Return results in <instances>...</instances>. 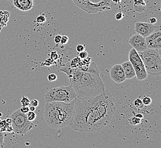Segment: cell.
I'll use <instances>...</instances> for the list:
<instances>
[{"instance_id": "44dd1931", "label": "cell", "mask_w": 161, "mask_h": 148, "mask_svg": "<svg viewBox=\"0 0 161 148\" xmlns=\"http://www.w3.org/2000/svg\"><path fill=\"white\" fill-rule=\"evenodd\" d=\"M47 79L49 82H54L57 79V77L56 74L52 73L47 76Z\"/></svg>"}, {"instance_id": "e575fe53", "label": "cell", "mask_w": 161, "mask_h": 148, "mask_svg": "<svg viewBox=\"0 0 161 148\" xmlns=\"http://www.w3.org/2000/svg\"><path fill=\"white\" fill-rule=\"evenodd\" d=\"M135 116L139 118L141 120L143 118V115L142 114H136Z\"/></svg>"}, {"instance_id": "7c38bea8", "label": "cell", "mask_w": 161, "mask_h": 148, "mask_svg": "<svg viewBox=\"0 0 161 148\" xmlns=\"http://www.w3.org/2000/svg\"><path fill=\"white\" fill-rule=\"evenodd\" d=\"M110 75L112 80L117 83H121L126 79L124 70L121 65H115L110 68Z\"/></svg>"}, {"instance_id": "d590c367", "label": "cell", "mask_w": 161, "mask_h": 148, "mask_svg": "<svg viewBox=\"0 0 161 148\" xmlns=\"http://www.w3.org/2000/svg\"><path fill=\"white\" fill-rule=\"evenodd\" d=\"M29 111H33V112H34V111H35V110H36V107H33V106H31V105H29Z\"/></svg>"}, {"instance_id": "4fadbf2b", "label": "cell", "mask_w": 161, "mask_h": 148, "mask_svg": "<svg viewBox=\"0 0 161 148\" xmlns=\"http://www.w3.org/2000/svg\"><path fill=\"white\" fill-rule=\"evenodd\" d=\"M13 6L21 12H29L34 8V0H10Z\"/></svg>"}, {"instance_id": "2e32d148", "label": "cell", "mask_w": 161, "mask_h": 148, "mask_svg": "<svg viewBox=\"0 0 161 148\" xmlns=\"http://www.w3.org/2000/svg\"><path fill=\"white\" fill-rule=\"evenodd\" d=\"M141 119H140L138 117H136V116H132V117H130L128 120L129 123L131 125H139L141 123Z\"/></svg>"}, {"instance_id": "8d00e7d4", "label": "cell", "mask_w": 161, "mask_h": 148, "mask_svg": "<svg viewBox=\"0 0 161 148\" xmlns=\"http://www.w3.org/2000/svg\"><path fill=\"white\" fill-rule=\"evenodd\" d=\"M114 3H119L120 2H121V0H112Z\"/></svg>"}, {"instance_id": "ab89813d", "label": "cell", "mask_w": 161, "mask_h": 148, "mask_svg": "<svg viewBox=\"0 0 161 148\" xmlns=\"http://www.w3.org/2000/svg\"><path fill=\"white\" fill-rule=\"evenodd\" d=\"M108 1H109V0H108Z\"/></svg>"}, {"instance_id": "9a60e30c", "label": "cell", "mask_w": 161, "mask_h": 148, "mask_svg": "<svg viewBox=\"0 0 161 148\" xmlns=\"http://www.w3.org/2000/svg\"><path fill=\"white\" fill-rule=\"evenodd\" d=\"M86 72H90L92 74H96L97 75H99V72L98 68L97 67V66L94 62L91 61L90 64L89 65L88 67L87 68Z\"/></svg>"}, {"instance_id": "484cf974", "label": "cell", "mask_w": 161, "mask_h": 148, "mask_svg": "<svg viewBox=\"0 0 161 148\" xmlns=\"http://www.w3.org/2000/svg\"><path fill=\"white\" fill-rule=\"evenodd\" d=\"M19 110L22 113L26 114L29 111V108L28 106H22V107L19 108Z\"/></svg>"}, {"instance_id": "4316f807", "label": "cell", "mask_w": 161, "mask_h": 148, "mask_svg": "<svg viewBox=\"0 0 161 148\" xmlns=\"http://www.w3.org/2000/svg\"><path fill=\"white\" fill-rule=\"evenodd\" d=\"M39 104V102L37 99H33L30 101V105L33 106L34 107H37Z\"/></svg>"}, {"instance_id": "ac0fdd59", "label": "cell", "mask_w": 161, "mask_h": 148, "mask_svg": "<svg viewBox=\"0 0 161 148\" xmlns=\"http://www.w3.org/2000/svg\"><path fill=\"white\" fill-rule=\"evenodd\" d=\"M134 105L137 109H142L144 107V104H143L142 101L140 98H138L134 100Z\"/></svg>"}, {"instance_id": "8992f818", "label": "cell", "mask_w": 161, "mask_h": 148, "mask_svg": "<svg viewBox=\"0 0 161 148\" xmlns=\"http://www.w3.org/2000/svg\"><path fill=\"white\" fill-rule=\"evenodd\" d=\"M12 120L13 132L18 135H25L33 127V124L28 120L26 114L22 113L19 109L14 111L9 116Z\"/></svg>"}, {"instance_id": "3957f363", "label": "cell", "mask_w": 161, "mask_h": 148, "mask_svg": "<svg viewBox=\"0 0 161 148\" xmlns=\"http://www.w3.org/2000/svg\"><path fill=\"white\" fill-rule=\"evenodd\" d=\"M75 100V99L70 103H47L44 108L43 116L47 125L53 129L70 126L74 117Z\"/></svg>"}, {"instance_id": "cb8c5ba5", "label": "cell", "mask_w": 161, "mask_h": 148, "mask_svg": "<svg viewBox=\"0 0 161 148\" xmlns=\"http://www.w3.org/2000/svg\"><path fill=\"white\" fill-rule=\"evenodd\" d=\"M4 147V134L3 132H0V148Z\"/></svg>"}, {"instance_id": "ffe728a7", "label": "cell", "mask_w": 161, "mask_h": 148, "mask_svg": "<svg viewBox=\"0 0 161 148\" xmlns=\"http://www.w3.org/2000/svg\"><path fill=\"white\" fill-rule=\"evenodd\" d=\"M142 101L143 104H144V105H146V106L150 105L152 103V99L150 97H148V96H145L143 98Z\"/></svg>"}, {"instance_id": "277c9868", "label": "cell", "mask_w": 161, "mask_h": 148, "mask_svg": "<svg viewBox=\"0 0 161 148\" xmlns=\"http://www.w3.org/2000/svg\"><path fill=\"white\" fill-rule=\"evenodd\" d=\"M137 53L147 74L155 77L161 74V49H147Z\"/></svg>"}, {"instance_id": "83f0119b", "label": "cell", "mask_w": 161, "mask_h": 148, "mask_svg": "<svg viewBox=\"0 0 161 148\" xmlns=\"http://www.w3.org/2000/svg\"><path fill=\"white\" fill-rule=\"evenodd\" d=\"M54 61H53V59H52L51 58L47 59V60L44 62V65L49 67L50 66L53 65Z\"/></svg>"}, {"instance_id": "d6986e66", "label": "cell", "mask_w": 161, "mask_h": 148, "mask_svg": "<svg viewBox=\"0 0 161 148\" xmlns=\"http://www.w3.org/2000/svg\"><path fill=\"white\" fill-rule=\"evenodd\" d=\"M21 104L22 106L29 107L30 105V100L27 97L22 96L21 100Z\"/></svg>"}, {"instance_id": "d6a6232c", "label": "cell", "mask_w": 161, "mask_h": 148, "mask_svg": "<svg viewBox=\"0 0 161 148\" xmlns=\"http://www.w3.org/2000/svg\"><path fill=\"white\" fill-rule=\"evenodd\" d=\"M61 36L60 35H57L54 37V42L56 44H59L61 42Z\"/></svg>"}, {"instance_id": "603a6c76", "label": "cell", "mask_w": 161, "mask_h": 148, "mask_svg": "<svg viewBox=\"0 0 161 148\" xmlns=\"http://www.w3.org/2000/svg\"><path fill=\"white\" fill-rule=\"evenodd\" d=\"M50 58L53 59V61H56L58 58V55L56 51H53L50 53Z\"/></svg>"}, {"instance_id": "836d02e7", "label": "cell", "mask_w": 161, "mask_h": 148, "mask_svg": "<svg viewBox=\"0 0 161 148\" xmlns=\"http://www.w3.org/2000/svg\"><path fill=\"white\" fill-rule=\"evenodd\" d=\"M150 24H154L157 22V18H155V17H152V18H150Z\"/></svg>"}, {"instance_id": "f35d334b", "label": "cell", "mask_w": 161, "mask_h": 148, "mask_svg": "<svg viewBox=\"0 0 161 148\" xmlns=\"http://www.w3.org/2000/svg\"><path fill=\"white\" fill-rule=\"evenodd\" d=\"M6 1H10V0H6Z\"/></svg>"}, {"instance_id": "74e56055", "label": "cell", "mask_w": 161, "mask_h": 148, "mask_svg": "<svg viewBox=\"0 0 161 148\" xmlns=\"http://www.w3.org/2000/svg\"><path fill=\"white\" fill-rule=\"evenodd\" d=\"M2 115H3V114L1 113H0V116H2Z\"/></svg>"}, {"instance_id": "f546056e", "label": "cell", "mask_w": 161, "mask_h": 148, "mask_svg": "<svg viewBox=\"0 0 161 148\" xmlns=\"http://www.w3.org/2000/svg\"><path fill=\"white\" fill-rule=\"evenodd\" d=\"M85 46L82 45H78L76 47V50H77L78 53H80V52L83 51L85 50Z\"/></svg>"}, {"instance_id": "5bb4252c", "label": "cell", "mask_w": 161, "mask_h": 148, "mask_svg": "<svg viewBox=\"0 0 161 148\" xmlns=\"http://www.w3.org/2000/svg\"><path fill=\"white\" fill-rule=\"evenodd\" d=\"M121 66L124 70L126 79H131L136 77V72L130 61L122 63Z\"/></svg>"}, {"instance_id": "7a4b0ae2", "label": "cell", "mask_w": 161, "mask_h": 148, "mask_svg": "<svg viewBox=\"0 0 161 148\" xmlns=\"http://www.w3.org/2000/svg\"><path fill=\"white\" fill-rule=\"evenodd\" d=\"M71 86L79 98H89L99 95L106 90L99 75L73 68L69 77Z\"/></svg>"}, {"instance_id": "4dcf8cb0", "label": "cell", "mask_w": 161, "mask_h": 148, "mask_svg": "<svg viewBox=\"0 0 161 148\" xmlns=\"http://www.w3.org/2000/svg\"><path fill=\"white\" fill-rule=\"evenodd\" d=\"M90 3H105V2H109L108 0H89Z\"/></svg>"}, {"instance_id": "7402d4cb", "label": "cell", "mask_w": 161, "mask_h": 148, "mask_svg": "<svg viewBox=\"0 0 161 148\" xmlns=\"http://www.w3.org/2000/svg\"><path fill=\"white\" fill-rule=\"evenodd\" d=\"M88 53H87L86 51H83L82 52L79 53V55H78V57L80 59H84L86 58L87 57H88Z\"/></svg>"}, {"instance_id": "5b68a950", "label": "cell", "mask_w": 161, "mask_h": 148, "mask_svg": "<svg viewBox=\"0 0 161 148\" xmlns=\"http://www.w3.org/2000/svg\"><path fill=\"white\" fill-rule=\"evenodd\" d=\"M77 98V93L71 85L61 86L50 90L45 95L46 103L62 102L70 103Z\"/></svg>"}, {"instance_id": "9c48e42d", "label": "cell", "mask_w": 161, "mask_h": 148, "mask_svg": "<svg viewBox=\"0 0 161 148\" xmlns=\"http://www.w3.org/2000/svg\"><path fill=\"white\" fill-rule=\"evenodd\" d=\"M157 26L148 22H137L135 25V31L136 34H140L144 38L157 31Z\"/></svg>"}, {"instance_id": "f1b7e54d", "label": "cell", "mask_w": 161, "mask_h": 148, "mask_svg": "<svg viewBox=\"0 0 161 148\" xmlns=\"http://www.w3.org/2000/svg\"><path fill=\"white\" fill-rule=\"evenodd\" d=\"M45 21H46V18L44 16H39L37 18V22L39 24H42Z\"/></svg>"}, {"instance_id": "6da1fadb", "label": "cell", "mask_w": 161, "mask_h": 148, "mask_svg": "<svg viewBox=\"0 0 161 148\" xmlns=\"http://www.w3.org/2000/svg\"><path fill=\"white\" fill-rule=\"evenodd\" d=\"M111 93L105 90L99 95L76 98L71 128L80 132H92L106 127L115 111Z\"/></svg>"}, {"instance_id": "1f68e13d", "label": "cell", "mask_w": 161, "mask_h": 148, "mask_svg": "<svg viewBox=\"0 0 161 148\" xmlns=\"http://www.w3.org/2000/svg\"><path fill=\"white\" fill-rule=\"evenodd\" d=\"M124 17V14L122 13L119 12L115 15V18L117 20H121Z\"/></svg>"}, {"instance_id": "e0dca14e", "label": "cell", "mask_w": 161, "mask_h": 148, "mask_svg": "<svg viewBox=\"0 0 161 148\" xmlns=\"http://www.w3.org/2000/svg\"><path fill=\"white\" fill-rule=\"evenodd\" d=\"M26 117H27L28 120L32 122L36 119V118L37 117V114L36 113H34V112L29 111L26 114Z\"/></svg>"}, {"instance_id": "8fae6325", "label": "cell", "mask_w": 161, "mask_h": 148, "mask_svg": "<svg viewBox=\"0 0 161 148\" xmlns=\"http://www.w3.org/2000/svg\"><path fill=\"white\" fill-rule=\"evenodd\" d=\"M128 42L137 52L144 51L147 49L145 38L140 34H134L130 38Z\"/></svg>"}, {"instance_id": "30bf717a", "label": "cell", "mask_w": 161, "mask_h": 148, "mask_svg": "<svg viewBox=\"0 0 161 148\" xmlns=\"http://www.w3.org/2000/svg\"><path fill=\"white\" fill-rule=\"evenodd\" d=\"M147 49H161V33L160 29L150 34L145 38Z\"/></svg>"}, {"instance_id": "52a82bcc", "label": "cell", "mask_w": 161, "mask_h": 148, "mask_svg": "<svg viewBox=\"0 0 161 148\" xmlns=\"http://www.w3.org/2000/svg\"><path fill=\"white\" fill-rule=\"evenodd\" d=\"M129 61L133 66L136 72V77L138 80H143L147 77V73L146 72L142 61L136 50L132 48L129 53Z\"/></svg>"}, {"instance_id": "ba28073f", "label": "cell", "mask_w": 161, "mask_h": 148, "mask_svg": "<svg viewBox=\"0 0 161 148\" xmlns=\"http://www.w3.org/2000/svg\"><path fill=\"white\" fill-rule=\"evenodd\" d=\"M75 5L80 9L88 13H96L110 9L109 2L93 3L89 0H71Z\"/></svg>"}, {"instance_id": "d4e9b609", "label": "cell", "mask_w": 161, "mask_h": 148, "mask_svg": "<svg viewBox=\"0 0 161 148\" xmlns=\"http://www.w3.org/2000/svg\"><path fill=\"white\" fill-rule=\"evenodd\" d=\"M69 37L67 35H63L61 36V44L65 45L68 42Z\"/></svg>"}]
</instances>
